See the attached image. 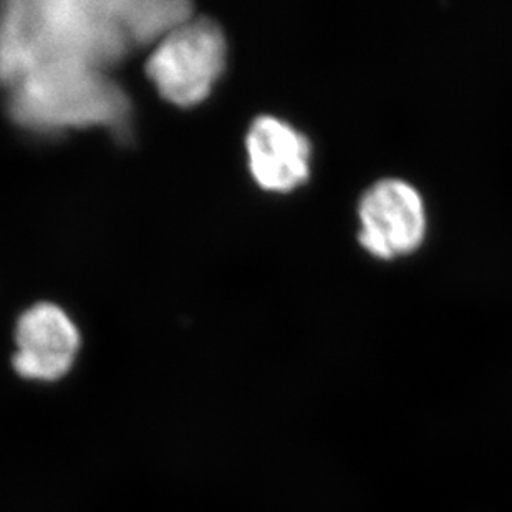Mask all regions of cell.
<instances>
[{
    "label": "cell",
    "instance_id": "obj_1",
    "mask_svg": "<svg viewBox=\"0 0 512 512\" xmlns=\"http://www.w3.org/2000/svg\"><path fill=\"white\" fill-rule=\"evenodd\" d=\"M136 49L128 0H7L0 4V87L45 65L108 72Z\"/></svg>",
    "mask_w": 512,
    "mask_h": 512
},
{
    "label": "cell",
    "instance_id": "obj_2",
    "mask_svg": "<svg viewBox=\"0 0 512 512\" xmlns=\"http://www.w3.org/2000/svg\"><path fill=\"white\" fill-rule=\"evenodd\" d=\"M7 110L25 130L60 133L105 128L130 130L131 102L108 72L85 65H45L7 88Z\"/></svg>",
    "mask_w": 512,
    "mask_h": 512
},
{
    "label": "cell",
    "instance_id": "obj_3",
    "mask_svg": "<svg viewBox=\"0 0 512 512\" xmlns=\"http://www.w3.org/2000/svg\"><path fill=\"white\" fill-rule=\"evenodd\" d=\"M228 44L208 17H189L153 47L146 75L166 102L196 107L213 92L226 68Z\"/></svg>",
    "mask_w": 512,
    "mask_h": 512
},
{
    "label": "cell",
    "instance_id": "obj_4",
    "mask_svg": "<svg viewBox=\"0 0 512 512\" xmlns=\"http://www.w3.org/2000/svg\"><path fill=\"white\" fill-rule=\"evenodd\" d=\"M358 242L370 256L393 261L425 241L428 219L420 191L405 179H380L358 201Z\"/></svg>",
    "mask_w": 512,
    "mask_h": 512
},
{
    "label": "cell",
    "instance_id": "obj_5",
    "mask_svg": "<svg viewBox=\"0 0 512 512\" xmlns=\"http://www.w3.org/2000/svg\"><path fill=\"white\" fill-rule=\"evenodd\" d=\"M14 372L30 383L52 385L72 372L82 348L77 325L55 304L25 310L15 325Z\"/></svg>",
    "mask_w": 512,
    "mask_h": 512
},
{
    "label": "cell",
    "instance_id": "obj_6",
    "mask_svg": "<svg viewBox=\"0 0 512 512\" xmlns=\"http://www.w3.org/2000/svg\"><path fill=\"white\" fill-rule=\"evenodd\" d=\"M252 178L269 193H290L310 178L309 138L277 116H259L246 136Z\"/></svg>",
    "mask_w": 512,
    "mask_h": 512
}]
</instances>
